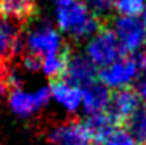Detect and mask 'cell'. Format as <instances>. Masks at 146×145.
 <instances>
[{
    "mask_svg": "<svg viewBox=\"0 0 146 145\" xmlns=\"http://www.w3.org/2000/svg\"><path fill=\"white\" fill-rule=\"evenodd\" d=\"M101 22L103 20L93 16L81 0H72L67 5L56 6L54 11V23L59 33L76 42L92 37L103 27Z\"/></svg>",
    "mask_w": 146,
    "mask_h": 145,
    "instance_id": "cell-1",
    "label": "cell"
},
{
    "mask_svg": "<svg viewBox=\"0 0 146 145\" xmlns=\"http://www.w3.org/2000/svg\"><path fill=\"white\" fill-rule=\"evenodd\" d=\"M22 48L25 53L45 58L65 48L62 34L48 20H37L22 34Z\"/></svg>",
    "mask_w": 146,
    "mask_h": 145,
    "instance_id": "cell-2",
    "label": "cell"
},
{
    "mask_svg": "<svg viewBox=\"0 0 146 145\" xmlns=\"http://www.w3.org/2000/svg\"><path fill=\"white\" fill-rule=\"evenodd\" d=\"M84 53L100 69L115 63L117 59L124 56L112 28H106V27H101L92 37L87 39Z\"/></svg>",
    "mask_w": 146,
    "mask_h": 145,
    "instance_id": "cell-3",
    "label": "cell"
},
{
    "mask_svg": "<svg viewBox=\"0 0 146 145\" xmlns=\"http://www.w3.org/2000/svg\"><path fill=\"white\" fill-rule=\"evenodd\" d=\"M51 102L50 86H40L36 91L16 88L8 92V106L19 117H33L45 109Z\"/></svg>",
    "mask_w": 146,
    "mask_h": 145,
    "instance_id": "cell-4",
    "label": "cell"
},
{
    "mask_svg": "<svg viewBox=\"0 0 146 145\" xmlns=\"http://www.w3.org/2000/svg\"><path fill=\"white\" fill-rule=\"evenodd\" d=\"M112 31L124 55L137 53L146 42V25L138 17L117 16L112 22Z\"/></svg>",
    "mask_w": 146,
    "mask_h": 145,
    "instance_id": "cell-5",
    "label": "cell"
},
{
    "mask_svg": "<svg viewBox=\"0 0 146 145\" xmlns=\"http://www.w3.org/2000/svg\"><path fill=\"white\" fill-rule=\"evenodd\" d=\"M140 75L138 67L132 56H123L115 63L103 67L98 72V81L103 83L107 89H126L129 84H134Z\"/></svg>",
    "mask_w": 146,
    "mask_h": 145,
    "instance_id": "cell-6",
    "label": "cell"
},
{
    "mask_svg": "<svg viewBox=\"0 0 146 145\" xmlns=\"http://www.w3.org/2000/svg\"><path fill=\"white\" fill-rule=\"evenodd\" d=\"M45 137L51 145H92L84 123L75 119L62 120L51 125L45 133Z\"/></svg>",
    "mask_w": 146,
    "mask_h": 145,
    "instance_id": "cell-7",
    "label": "cell"
},
{
    "mask_svg": "<svg viewBox=\"0 0 146 145\" xmlns=\"http://www.w3.org/2000/svg\"><path fill=\"white\" fill-rule=\"evenodd\" d=\"M64 78L82 89L98 80V67L86 56V53H79V51L72 53L70 51Z\"/></svg>",
    "mask_w": 146,
    "mask_h": 145,
    "instance_id": "cell-8",
    "label": "cell"
},
{
    "mask_svg": "<svg viewBox=\"0 0 146 145\" xmlns=\"http://www.w3.org/2000/svg\"><path fill=\"white\" fill-rule=\"evenodd\" d=\"M51 100L58 103L65 112L75 114L82 105V89L67 81L65 78L53 80L50 84Z\"/></svg>",
    "mask_w": 146,
    "mask_h": 145,
    "instance_id": "cell-9",
    "label": "cell"
},
{
    "mask_svg": "<svg viewBox=\"0 0 146 145\" xmlns=\"http://www.w3.org/2000/svg\"><path fill=\"white\" fill-rule=\"evenodd\" d=\"M138 105H140V98L135 94L134 89L129 88L118 89L115 94H112V97H110L109 108L106 111L120 125V123H124L129 119L131 114L138 108Z\"/></svg>",
    "mask_w": 146,
    "mask_h": 145,
    "instance_id": "cell-10",
    "label": "cell"
},
{
    "mask_svg": "<svg viewBox=\"0 0 146 145\" xmlns=\"http://www.w3.org/2000/svg\"><path fill=\"white\" fill-rule=\"evenodd\" d=\"M22 51L20 25L8 19H2L0 20V58L8 61L14 56H19Z\"/></svg>",
    "mask_w": 146,
    "mask_h": 145,
    "instance_id": "cell-11",
    "label": "cell"
},
{
    "mask_svg": "<svg viewBox=\"0 0 146 145\" xmlns=\"http://www.w3.org/2000/svg\"><path fill=\"white\" fill-rule=\"evenodd\" d=\"M84 126L90 136L92 144L104 145L107 142V139L112 136V133L117 130L118 123L110 117V114L107 111H103V112H95L87 116Z\"/></svg>",
    "mask_w": 146,
    "mask_h": 145,
    "instance_id": "cell-12",
    "label": "cell"
},
{
    "mask_svg": "<svg viewBox=\"0 0 146 145\" xmlns=\"http://www.w3.org/2000/svg\"><path fill=\"white\" fill-rule=\"evenodd\" d=\"M110 91L96 80L95 83L82 88V109L84 112L90 116L95 112H103L109 108L110 103Z\"/></svg>",
    "mask_w": 146,
    "mask_h": 145,
    "instance_id": "cell-13",
    "label": "cell"
},
{
    "mask_svg": "<svg viewBox=\"0 0 146 145\" xmlns=\"http://www.w3.org/2000/svg\"><path fill=\"white\" fill-rule=\"evenodd\" d=\"M0 14L19 25L30 22L36 14V0H0Z\"/></svg>",
    "mask_w": 146,
    "mask_h": 145,
    "instance_id": "cell-14",
    "label": "cell"
},
{
    "mask_svg": "<svg viewBox=\"0 0 146 145\" xmlns=\"http://www.w3.org/2000/svg\"><path fill=\"white\" fill-rule=\"evenodd\" d=\"M68 56H70V50H68V47H65L61 51H58V53H51L48 56L42 58L40 72L50 80H58V78L64 77Z\"/></svg>",
    "mask_w": 146,
    "mask_h": 145,
    "instance_id": "cell-15",
    "label": "cell"
},
{
    "mask_svg": "<svg viewBox=\"0 0 146 145\" xmlns=\"http://www.w3.org/2000/svg\"><path fill=\"white\" fill-rule=\"evenodd\" d=\"M124 125V130L134 137L135 142L138 145H146V102L138 105V108L131 114Z\"/></svg>",
    "mask_w": 146,
    "mask_h": 145,
    "instance_id": "cell-16",
    "label": "cell"
},
{
    "mask_svg": "<svg viewBox=\"0 0 146 145\" xmlns=\"http://www.w3.org/2000/svg\"><path fill=\"white\" fill-rule=\"evenodd\" d=\"M145 8V0H113V9L120 16L138 17Z\"/></svg>",
    "mask_w": 146,
    "mask_h": 145,
    "instance_id": "cell-17",
    "label": "cell"
},
{
    "mask_svg": "<svg viewBox=\"0 0 146 145\" xmlns=\"http://www.w3.org/2000/svg\"><path fill=\"white\" fill-rule=\"evenodd\" d=\"M89 11L100 20L106 19L113 11V0H84Z\"/></svg>",
    "mask_w": 146,
    "mask_h": 145,
    "instance_id": "cell-18",
    "label": "cell"
},
{
    "mask_svg": "<svg viewBox=\"0 0 146 145\" xmlns=\"http://www.w3.org/2000/svg\"><path fill=\"white\" fill-rule=\"evenodd\" d=\"M104 145H138L126 130H115Z\"/></svg>",
    "mask_w": 146,
    "mask_h": 145,
    "instance_id": "cell-19",
    "label": "cell"
},
{
    "mask_svg": "<svg viewBox=\"0 0 146 145\" xmlns=\"http://www.w3.org/2000/svg\"><path fill=\"white\" fill-rule=\"evenodd\" d=\"M40 58L34 56V55L25 53L22 51V58H20V63H22V69L25 72H30V74H34V72L40 70Z\"/></svg>",
    "mask_w": 146,
    "mask_h": 145,
    "instance_id": "cell-20",
    "label": "cell"
},
{
    "mask_svg": "<svg viewBox=\"0 0 146 145\" xmlns=\"http://www.w3.org/2000/svg\"><path fill=\"white\" fill-rule=\"evenodd\" d=\"M134 91L138 98L146 102V74H140L137 77V80L134 81Z\"/></svg>",
    "mask_w": 146,
    "mask_h": 145,
    "instance_id": "cell-21",
    "label": "cell"
},
{
    "mask_svg": "<svg viewBox=\"0 0 146 145\" xmlns=\"http://www.w3.org/2000/svg\"><path fill=\"white\" fill-rule=\"evenodd\" d=\"M135 64L138 67V72L140 74H146V50H138L137 53L132 55Z\"/></svg>",
    "mask_w": 146,
    "mask_h": 145,
    "instance_id": "cell-22",
    "label": "cell"
},
{
    "mask_svg": "<svg viewBox=\"0 0 146 145\" xmlns=\"http://www.w3.org/2000/svg\"><path fill=\"white\" fill-rule=\"evenodd\" d=\"M8 61L0 58V94H5V77L8 72Z\"/></svg>",
    "mask_w": 146,
    "mask_h": 145,
    "instance_id": "cell-23",
    "label": "cell"
},
{
    "mask_svg": "<svg viewBox=\"0 0 146 145\" xmlns=\"http://www.w3.org/2000/svg\"><path fill=\"white\" fill-rule=\"evenodd\" d=\"M45 2H50V3H53V5H56V6H62V5L70 3L72 0H45Z\"/></svg>",
    "mask_w": 146,
    "mask_h": 145,
    "instance_id": "cell-24",
    "label": "cell"
},
{
    "mask_svg": "<svg viewBox=\"0 0 146 145\" xmlns=\"http://www.w3.org/2000/svg\"><path fill=\"white\" fill-rule=\"evenodd\" d=\"M141 22L146 25V0H145V8H143V11H141Z\"/></svg>",
    "mask_w": 146,
    "mask_h": 145,
    "instance_id": "cell-25",
    "label": "cell"
},
{
    "mask_svg": "<svg viewBox=\"0 0 146 145\" xmlns=\"http://www.w3.org/2000/svg\"><path fill=\"white\" fill-rule=\"evenodd\" d=\"M145 44H146V42H145Z\"/></svg>",
    "mask_w": 146,
    "mask_h": 145,
    "instance_id": "cell-26",
    "label": "cell"
}]
</instances>
